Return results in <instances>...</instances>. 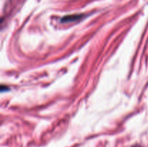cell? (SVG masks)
Instances as JSON below:
<instances>
[{
  "label": "cell",
  "mask_w": 148,
  "mask_h": 147,
  "mask_svg": "<svg viewBox=\"0 0 148 147\" xmlns=\"http://www.w3.org/2000/svg\"><path fill=\"white\" fill-rule=\"evenodd\" d=\"M81 17H82V16H81V15H69V16H66V17H64V18L62 19V21H64V22L72 21V20H77V19L80 18Z\"/></svg>",
  "instance_id": "1"
}]
</instances>
